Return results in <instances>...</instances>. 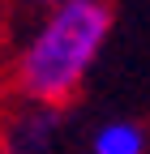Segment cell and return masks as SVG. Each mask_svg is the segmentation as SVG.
Returning <instances> with one entry per match:
<instances>
[{"label": "cell", "instance_id": "obj_1", "mask_svg": "<svg viewBox=\"0 0 150 154\" xmlns=\"http://www.w3.org/2000/svg\"><path fill=\"white\" fill-rule=\"evenodd\" d=\"M111 0H64L30 22L9 60V86L22 103L64 111L90 82L111 38Z\"/></svg>", "mask_w": 150, "mask_h": 154}, {"label": "cell", "instance_id": "obj_3", "mask_svg": "<svg viewBox=\"0 0 150 154\" xmlns=\"http://www.w3.org/2000/svg\"><path fill=\"white\" fill-rule=\"evenodd\" d=\"M86 154H150V128L142 120H133V116L103 120L90 133Z\"/></svg>", "mask_w": 150, "mask_h": 154}, {"label": "cell", "instance_id": "obj_4", "mask_svg": "<svg viewBox=\"0 0 150 154\" xmlns=\"http://www.w3.org/2000/svg\"><path fill=\"white\" fill-rule=\"evenodd\" d=\"M22 5H30V9L43 13V9H52V5H64V0H22Z\"/></svg>", "mask_w": 150, "mask_h": 154}, {"label": "cell", "instance_id": "obj_2", "mask_svg": "<svg viewBox=\"0 0 150 154\" xmlns=\"http://www.w3.org/2000/svg\"><path fill=\"white\" fill-rule=\"evenodd\" d=\"M64 133V111L22 103L0 116V154H56Z\"/></svg>", "mask_w": 150, "mask_h": 154}]
</instances>
